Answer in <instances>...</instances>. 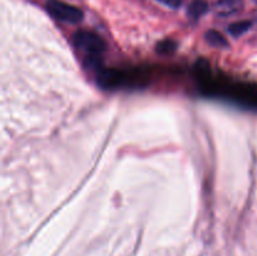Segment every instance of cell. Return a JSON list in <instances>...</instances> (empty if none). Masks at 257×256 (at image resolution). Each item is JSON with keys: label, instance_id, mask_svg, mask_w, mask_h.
I'll list each match as a JSON object with an SVG mask.
<instances>
[{"label": "cell", "instance_id": "cell-1", "mask_svg": "<svg viewBox=\"0 0 257 256\" xmlns=\"http://www.w3.org/2000/svg\"><path fill=\"white\" fill-rule=\"evenodd\" d=\"M73 44L87 55H100L105 50V42L95 33L89 30H78L73 35Z\"/></svg>", "mask_w": 257, "mask_h": 256}, {"label": "cell", "instance_id": "cell-2", "mask_svg": "<svg viewBox=\"0 0 257 256\" xmlns=\"http://www.w3.org/2000/svg\"><path fill=\"white\" fill-rule=\"evenodd\" d=\"M47 10L54 19L69 24H77L83 20V12L77 7L65 4L60 0H49L47 3Z\"/></svg>", "mask_w": 257, "mask_h": 256}, {"label": "cell", "instance_id": "cell-3", "mask_svg": "<svg viewBox=\"0 0 257 256\" xmlns=\"http://www.w3.org/2000/svg\"><path fill=\"white\" fill-rule=\"evenodd\" d=\"M243 8V0H218L216 3V14L218 17H231L237 14Z\"/></svg>", "mask_w": 257, "mask_h": 256}, {"label": "cell", "instance_id": "cell-4", "mask_svg": "<svg viewBox=\"0 0 257 256\" xmlns=\"http://www.w3.org/2000/svg\"><path fill=\"white\" fill-rule=\"evenodd\" d=\"M208 10V5L205 0H193L188 7L187 13L192 19H200L202 15H205Z\"/></svg>", "mask_w": 257, "mask_h": 256}, {"label": "cell", "instance_id": "cell-5", "mask_svg": "<svg viewBox=\"0 0 257 256\" xmlns=\"http://www.w3.org/2000/svg\"><path fill=\"white\" fill-rule=\"evenodd\" d=\"M205 39L208 44L215 48L228 47V42L226 40V38L223 35H221L218 32H216V30H208L205 34Z\"/></svg>", "mask_w": 257, "mask_h": 256}, {"label": "cell", "instance_id": "cell-6", "mask_svg": "<svg viewBox=\"0 0 257 256\" xmlns=\"http://www.w3.org/2000/svg\"><path fill=\"white\" fill-rule=\"evenodd\" d=\"M250 28L251 22H248V20H242V22H237L231 24L230 28H228V32H230V34H232L233 37L237 38L240 37V35L245 34Z\"/></svg>", "mask_w": 257, "mask_h": 256}, {"label": "cell", "instance_id": "cell-7", "mask_svg": "<svg viewBox=\"0 0 257 256\" xmlns=\"http://www.w3.org/2000/svg\"><path fill=\"white\" fill-rule=\"evenodd\" d=\"M176 44L172 42V40H165V42H162L161 44H158V52L161 53H170L172 52L173 49H175Z\"/></svg>", "mask_w": 257, "mask_h": 256}, {"label": "cell", "instance_id": "cell-8", "mask_svg": "<svg viewBox=\"0 0 257 256\" xmlns=\"http://www.w3.org/2000/svg\"><path fill=\"white\" fill-rule=\"evenodd\" d=\"M157 2L162 3L163 5L168 8H172V9H177L182 5V0H157Z\"/></svg>", "mask_w": 257, "mask_h": 256}, {"label": "cell", "instance_id": "cell-9", "mask_svg": "<svg viewBox=\"0 0 257 256\" xmlns=\"http://www.w3.org/2000/svg\"><path fill=\"white\" fill-rule=\"evenodd\" d=\"M255 2H256V3H257V0H255Z\"/></svg>", "mask_w": 257, "mask_h": 256}]
</instances>
